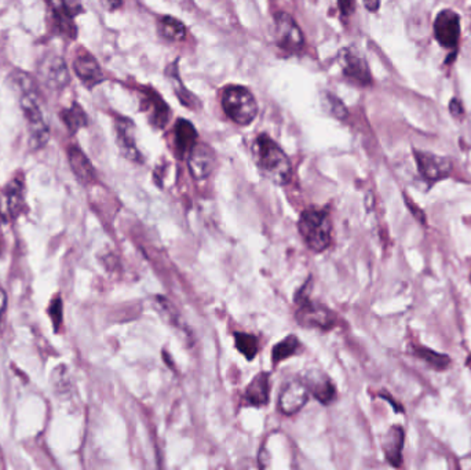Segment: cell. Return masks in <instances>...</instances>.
<instances>
[{"label":"cell","mask_w":471,"mask_h":470,"mask_svg":"<svg viewBox=\"0 0 471 470\" xmlns=\"http://www.w3.org/2000/svg\"><path fill=\"white\" fill-rule=\"evenodd\" d=\"M253 155L260 174L276 185H287L292 178V164L287 154L270 137L255 140Z\"/></svg>","instance_id":"2"},{"label":"cell","mask_w":471,"mask_h":470,"mask_svg":"<svg viewBox=\"0 0 471 470\" xmlns=\"http://www.w3.org/2000/svg\"><path fill=\"white\" fill-rule=\"evenodd\" d=\"M102 6L108 10H116L121 6V0H101Z\"/></svg>","instance_id":"34"},{"label":"cell","mask_w":471,"mask_h":470,"mask_svg":"<svg viewBox=\"0 0 471 470\" xmlns=\"http://www.w3.org/2000/svg\"><path fill=\"white\" fill-rule=\"evenodd\" d=\"M338 7L343 15L349 17L356 10V0H338Z\"/></svg>","instance_id":"30"},{"label":"cell","mask_w":471,"mask_h":470,"mask_svg":"<svg viewBox=\"0 0 471 470\" xmlns=\"http://www.w3.org/2000/svg\"><path fill=\"white\" fill-rule=\"evenodd\" d=\"M61 118L64 120L65 126L68 127V130L71 133H76L77 130L83 128L87 126V115L83 111V108L79 104H73L69 109H65L61 115Z\"/></svg>","instance_id":"27"},{"label":"cell","mask_w":471,"mask_h":470,"mask_svg":"<svg viewBox=\"0 0 471 470\" xmlns=\"http://www.w3.org/2000/svg\"><path fill=\"white\" fill-rule=\"evenodd\" d=\"M73 69L79 79L88 87H94L104 80V74L98 61L90 54L79 55L73 61Z\"/></svg>","instance_id":"16"},{"label":"cell","mask_w":471,"mask_h":470,"mask_svg":"<svg viewBox=\"0 0 471 470\" xmlns=\"http://www.w3.org/2000/svg\"><path fill=\"white\" fill-rule=\"evenodd\" d=\"M274 36L277 46L290 54H298L305 47V36L288 13L280 11L274 17Z\"/></svg>","instance_id":"6"},{"label":"cell","mask_w":471,"mask_h":470,"mask_svg":"<svg viewBox=\"0 0 471 470\" xmlns=\"http://www.w3.org/2000/svg\"><path fill=\"white\" fill-rule=\"evenodd\" d=\"M270 375L269 372H259L248 384L244 392V404L250 407H263L269 403Z\"/></svg>","instance_id":"15"},{"label":"cell","mask_w":471,"mask_h":470,"mask_svg":"<svg viewBox=\"0 0 471 470\" xmlns=\"http://www.w3.org/2000/svg\"><path fill=\"white\" fill-rule=\"evenodd\" d=\"M234 345L237 351L241 353L247 360H254L255 356L259 352L258 338L253 334L247 333H236L234 334Z\"/></svg>","instance_id":"26"},{"label":"cell","mask_w":471,"mask_h":470,"mask_svg":"<svg viewBox=\"0 0 471 470\" xmlns=\"http://www.w3.org/2000/svg\"><path fill=\"white\" fill-rule=\"evenodd\" d=\"M116 141L123 156L131 161L141 163L142 155L137 148L134 138V124L127 119H117L116 121Z\"/></svg>","instance_id":"13"},{"label":"cell","mask_w":471,"mask_h":470,"mask_svg":"<svg viewBox=\"0 0 471 470\" xmlns=\"http://www.w3.org/2000/svg\"><path fill=\"white\" fill-rule=\"evenodd\" d=\"M187 167L192 177L197 181L207 180L215 168V152L207 145L197 142L187 155Z\"/></svg>","instance_id":"11"},{"label":"cell","mask_w":471,"mask_h":470,"mask_svg":"<svg viewBox=\"0 0 471 470\" xmlns=\"http://www.w3.org/2000/svg\"><path fill=\"white\" fill-rule=\"evenodd\" d=\"M160 32L170 41H181L186 38V27L185 24L170 15H164L160 20Z\"/></svg>","instance_id":"23"},{"label":"cell","mask_w":471,"mask_h":470,"mask_svg":"<svg viewBox=\"0 0 471 470\" xmlns=\"http://www.w3.org/2000/svg\"><path fill=\"white\" fill-rule=\"evenodd\" d=\"M300 351V342L296 335H288L283 341L274 345L272 352V360L274 364L287 360L291 356H295Z\"/></svg>","instance_id":"24"},{"label":"cell","mask_w":471,"mask_h":470,"mask_svg":"<svg viewBox=\"0 0 471 470\" xmlns=\"http://www.w3.org/2000/svg\"><path fill=\"white\" fill-rule=\"evenodd\" d=\"M166 75H167V78L170 80V83H171V86L174 88V93L178 97L180 102H181L183 107H186L189 109H193V111L201 109V104H200L199 98L193 93H190L186 88V86L183 84V81H182L180 72H178V60H175L173 64L168 65V68L166 71Z\"/></svg>","instance_id":"18"},{"label":"cell","mask_w":471,"mask_h":470,"mask_svg":"<svg viewBox=\"0 0 471 470\" xmlns=\"http://www.w3.org/2000/svg\"><path fill=\"white\" fill-rule=\"evenodd\" d=\"M296 320L306 328H319L329 330L335 325L336 316L328 308L313 302L309 295L303 293H298L296 295Z\"/></svg>","instance_id":"5"},{"label":"cell","mask_w":471,"mask_h":470,"mask_svg":"<svg viewBox=\"0 0 471 470\" xmlns=\"http://www.w3.org/2000/svg\"><path fill=\"white\" fill-rule=\"evenodd\" d=\"M298 231L303 243L313 253H323L332 240V224L326 210L307 208L298 220Z\"/></svg>","instance_id":"3"},{"label":"cell","mask_w":471,"mask_h":470,"mask_svg":"<svg viewBox=\"0 0 471 470\" xmlns=\"http://www.w3.org/2000/svg\"><path fill=\"white\" fill-rule=\"evenodd\" d=\"M302 380H303L309 393L313 394L314 398L319 400L320 403L328 405L335 400L336 389H335L333 384L331 382V380L326 377V374L317 372V371H310Z\"/></svg>","instance_id":"14"},{"label":"cell","mask_w":471,"mask_h":470,"mask_svg":"<svg viewBox=\"0 0 471 470\" xmlns=\"http://www.w3.org/2000/svg\"><path fill=\"white\" fill-rule=\"evenodd\" d=\"M416 353L435 370H445L451 364V358L446 354L434 352L427 348H416Z\"/></svg>","instance_id":"28"},{"label":"cell","mask_w":471,"mask_h":470,"mask_svg":"<svg viewBox=\"0 0 471 470\" xmlns=\"http://www.w3.org/2000/svg\"><path fill=\"white\" fill-rule=\"evenodd\" d=\"M48 1L51 3L55 25L60 29V32L67 38L74 39L77 29L73 24V14L69 6L65 3V0H48Z\"/></svg>","instance_id":"21"},{"label":"cell","mask_w":471,"mask_h":470,"mask_svg":"<svg viewBox=\"0 0 471 470\" xmlns=\"http://www.w3.org/2000/svg\"><path fill=\"white\" fill-rule=\"evenodd\" d=\"M6 197H7L8 211L13 215L20 214L24 206V184L21 180H14L11 184H8L6 189Z\"/></svg>","instance_id":"25"},{"label":"cell","mask_w":471,"mask_h":470,"mask_svg":"<svg viewBox=\"0 0 471 470\" xmlns=\"http://www.w3.org/2000/svg\"><path fill=\"white\" fill-rule=\"evenodd\" d=\"M310 393L307 391L303 380H290L287 381L279 396V410L286 415H293L299 412L309 400Z\"/></svg>","instance_id":"10"},{"label":"cell","mask_w":471,"mask_h":470,"mask_svg":"<svg viewBox=\"0 0 471 470\" xmlns=\"http://www.w3.org/2000/svg\"><path fill=\"white\" fill-rule=\"evenodd\" d=\"M405 201H406V204H408V208L411 210V213L413 214V217L419 221V222H422V224H426V218H425V213L409 199L408 196H405Z\"/></svg>","instance_id":"31"},{"label":"cell","mask_w":471,"mask_h":470,"mask_svg":"<svg viewBox=\"0 0 471 470\" xmlns=\"http://www.w3.org/2000/svg\"><path fill=\"white\" fill-rule=\"evenodd\" d=\"M324 101H326L328 111L331 112L332 116H335V118L339 119V120L347 118V108L343 105V102L338 97L326 93Z\"/></svg>","instance_id":"29"},{"label":"cell","mask_w":471,"mask_h":470,"mask_svg":"<svg viewBox=\"0 0 471 470\" xmlns=\"http://www.w3.org/2000/svg\"><path fill=\"white\" fill-rule=\"evenodd\" d=\"M3 221V214H1V210H0V222Z\"/></svg>","instance_id":"36"},{"label":"cell","mask_w":471,"mask_h":470,"mask_svg":"<svg viewBox=\"0 0 471 470\" xmlns=\"http://www.w3.org/2000/svg\"><path fill=\"white\" fill-rule=\"evenodd\" d=\"M39 75L43 83L51 90H62L71 80L67 62L58 55L47 57L39 68Z\"/></svg>","instance_id":"12"},{"label":"cell","mask_w":471,"mask_h":470,"mask_svg":"<svg viewBox=\"0 0 471 470\" xmlns=\"http://www.w3.org/2000/svg\"><path fill=\"white\" fill-rule=\"evenodd\" d=\"M404 441H405L404 429L399 425L392 427L383 438V452L386 455V459L396 468H399L402 464Z\"/></svg>","instance_id":"19"},{"label":"cell","mask_w":471,"mask_h":470,"mask_svg":"<svg viewBox=\"0 0 471 470\" xmlns=\"http://www.w3.org/2000/svg\"><path fill=\"white\" fill-rule=\"evenodd\" d=\"M434 36L446 48H453L460 38V17L453 10H442L434 20Z\"/></svg>","instance_id":"9"},{"label":"cell","mask_w":471,"mask_h":470,"mask_svg":"<svg viewBox=\"0 0 471 470\" xmlns=\"http://www.w3.org/2000/svg\"><path fill=\"white\" fill-rule=\"evenodd\" d=\"M68 160H69L73 174L79 180L80 184L90 185L95 182L97 180L95 168L91 164L90 159L83 154V151H80L76 147H71L68 149Z\"/></svg>","instance_id":"17"},{"label":"cell","mask_w":471,"mask_h":470,"mask_svg":"<svg viewBox=\"0 0 471 470\" xmlns=\"http://www.w3.org/2000/svg\"><path fill=\"white\" fill-rule=\"evenodd\" d=\"M449 111L451 114L455 116V118H460L463 115V105L459 100L453 98L451 102H449Z\"/></svg>","instance_id":"32"},{"label":"cell","mask_w":471,"mask_h":470,"mask_svg":"<svg viewBox=\"0 0 471 470\" xmlns=\"http://www.w3.org/2000/svg\"><path fill=\"white\" fill-rule=\"evenodd\" d=\"M363 1L365 8L371 13H376L380 7V0H363Z\"/></svg>","instance_id":"33"},{"label":"cell","mask_w":471,"mask_h":470,"mask_svg":"<svg viewBox=\"0 0 471 470\" xmlns=\"http://www.w3.org/2000/svg\"><path fill=\"white\" fill-rule=\"evenodd\" d=\"M6 307H7V295H6V293L0 288V320H1V316H3L4 311H6Z\"/></svg>","instance_id":"35"},{"label":"cell","mask_w":471,"mask_h":470,"mask_svg":"<svg viewBox=\"0 0 471 470\" xmlns=\"http://www.w3.org/2000/svg\"><path fill=\"white\" fill-rule=\"evenodd\" d=\"M418 170L427 182L434 184L437 181L445 180L452 173V161L448 157L438 156L425 151H413Z\"/></svg>","instance_id":"8"},{"label":"cell","mask_w":471,"mask_h":470,"mask_svg":"<svg viewBox=\"0 0 471 470\" xmlns=\"http://www.w3.org/2000/svg\"><path fill=\"white\" fill-rule=\"evenodd\" d=\"M144 102L149 112V119L152 124H154L159 128H163L170 118V109L166 105V102L157 94L152 91H146V98Z\"/></svg>","instance_id":"22"},{"label":"cell","mask_w":471,"mask_h":470,"mask_svg":"<svg viewBox=\"0 0 471 470\" xmlns=\"http://www.w3.org/2000/svg\"><path fill=\"white\" fill-rule=\"evenodd\" d=\"M338 62L343 75L352 83L366 87L372 83V75L366 60L356 47H345L338 54Z\"/></svg>","instance_id":"7"},{"label":"cell","mask_w":471,"mask_h":470,"mask_svg":"<svg viewBox=\"0 0 471 470\" xmlns=\"http://www.w3.org/2000/svg\"><path fill=\"white\" fill-rule=\"evenodd\" d=\"M10 79L14 91L18 94L24 116L27 119L31 148L37 151L43 148L50 138V131L39 102L37 84L28 74L20 71H15Z\"/></svg>","instance_id":"1"},{"label":"cell","mask_w":471,"mask_h":470,"mask_svg":"<svg viewBox=\"0 0 471 470\" xmlns=\"http://www.w3.org/2000/svg\"><path fill=\"white\" fill-rule=\"evenodd\" d=\"M174 141L180 157L187 156L192 148L197 144V131L189 120L180 119L177 121L174 127Z\"/></svg>","instance_id":"20"},{"label":"cell","mask_w":471,"mask_h":470,"mask_svg":"<svg viewBox=\"0 0 471 470\" xmlns=\"http://www.w3.org/2000/svg\"><path fill=\"white\" fill-rule=\"evenodd\" d=\"M222 108L226 116L240 126H248L258 115L254 94L244 86H227L222 93Z\"/></svg>","instance_id":"4"}]
</instances>
